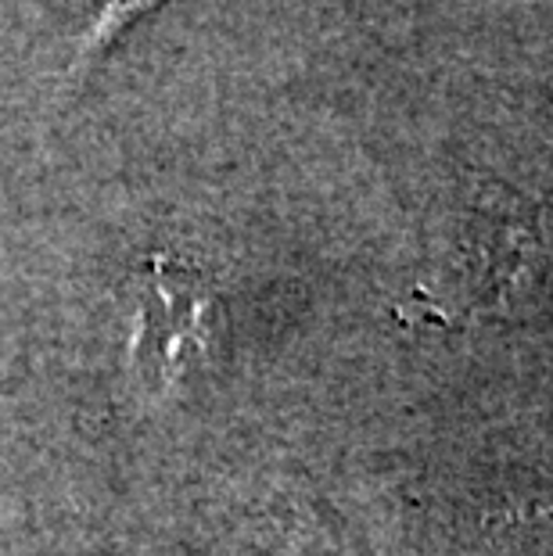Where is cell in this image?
<instances>
[{
	"instance_id": "1",
	"label": "cell",
	"mask_w": 553,
	"mask_h": 556,
	"mask_svg": "<svg viewBox=\"0 0 553 556\" xmlns=\"http://www.w3.org/2000/svg\"><path fill=\"white\" fill-rule=\"evenodd\" d=\"M159 4L162 0H98V8H93L90 22L84 26V33H79L73 54H68V62H65L62 83H58V98H68V93L90 76V68L123 40V33L134 26V22L151 15Z\"/></svg>"
}]
</instances>
